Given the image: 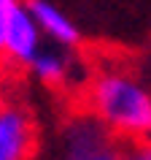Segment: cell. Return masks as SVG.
<instances>
[{
    "mask_svg": "<svg viewBox=\"0 0 151 160\" xmlns=\"http://www.w3.org/2000/svg\"><path fill=\"white\" fill-rule=\"evenodd\" d=\"M27 8L33 14L35 25L41 30V35H46L54 46H76L78 43V27L73 25V19L65 11H59L54 3L49 0H30Z\"/></svg>",
    "mask_w": 151,
    "mask_h": 160,
    "instance_id": "277c9868",
    "label": "cell"
},
{
    "mask_svg": "<svg viewBox=\"0 0 151 160\" xmlns=\"http://www.w3.org/2000/svg\"><path fill=\"white\" fill-rule=\"evenodd\" d=\"M6 103H8V101H6V92H3V87H0V109H3Z\"/></svg>",
    "mask_w": 151,
    "mask_h": 160,
    "instance_id": "9c48e42d",
    "label": "cell"
},
{
    "mask_svg": "<svg viewBox=\"0 0 151 160\" xmlns=\"http://www.w3.org/2000/svg\"><path fill=\"white\" fill-rule=\"evenodd\" d=\"M0 49H3V8H0Z\"/></svg>",
    "mask_w": 151,
    "mask_h": 160,
    "instance_id": "ba28073f",
    "label": "cell"
},
{
    "mask_svg": "<svg viewBox=\"0 0 151 160\" xmlns=\"http://www.w3.org/2000/svg\"><path fill=\"white\" fill-rule=\"evenodd\" d=\"M35 149V122L19 103L0 109V160H30Z\"/></svg>",
    "mask_w": 151,
    "mask_h": 160,
    "instance_id": "3957f363",
    "label": "cell"
},
{
    "mask_svg": "<svg viewBox=\"0 0 151 160\" xmlns=\"http://www.w3.org/2000/svg\"><path fill=\"white\" fill-rule=\"evenodd\" d=\"M81 160H116V158H111L108 152H92V155H86V158Z\"/></svg>",
    "mask_w": 151,
    "mask_h": 160,
    "instance_id": "52a82bcc",
    "label": "cell"
},
{
    "mask_svg": "<svg viewBox=\"0 0 151 160\" xmlns=\"http://www.w3.org/2000/svg\"><path fill=\"white\" fill-rule=\"evenodd\" d=\"M41 46L43 35L27 6H22L16 0L8 8H3V49H0V54H6L11 62L27 65Z\"/></svg>",
    "mask_w": 151,
    "mask_h": 160,
    "instance_id": "7a4b0ae2",
    "label": "cell"
},
{
    "mask_svg": "<svg viewBox=\"0 0 151 160\" xmlns=\"http://www.w3.org/2000/svg\"><path fill=\"white\" fill-rule=\"evenodd\" d=\"M27 65L35 73V79H41L43 84H65L73 62L59 46H41Z\"/></svg>",
    "mask_w": 151,
    "mask_h": 160,
    "instance_id": "5b68a950",
    "label": "cell"
},
{
    "mask_svg": "<svg viewBox=\"0 0 151 160\" xmlns=\"http://www.w3.org/2000/svg\"><path fill=\"white\" fill-rule=\"evenodd\" d=\"M11 3H16V0H0V8H8Z\"/></svg>",
    "mask_w": 151,
    "mask_h": 160,
    "instance_id": "30bf717a",
    "label": "cell"
},
{
    "mask_svg": "<svg viewBox=\"0 0 151 160\" xmlns=\"http://www.w3.org/2000/svg\"><path fill=\"white\" fill-rule=\"evenodd\" d=\"M92 109L121 136L140 138L151 128V98L146 87L121 71H105L92 82Z\"/></svg>",
    "mask_w": 151,
    "mask_h": 160,
    "instance_id": "6da1fadb",
    "label": "cell"
},
{
    "mask_svg": "<svg viewBox=\"0 0 151 160\" xmlns=\"http://www.w3.org/2000/svg\"><path fill=\"white\" fill-rule=\"evenodd\" d=\"M121 160H149V152H146V149H138V152H130V155L121 158Z\"/></svg>",
    "mask_w": 151,
    "mask_h": 160,
    "instance_id": "8992f818",
    "label": "cell"
}]
</instances>
